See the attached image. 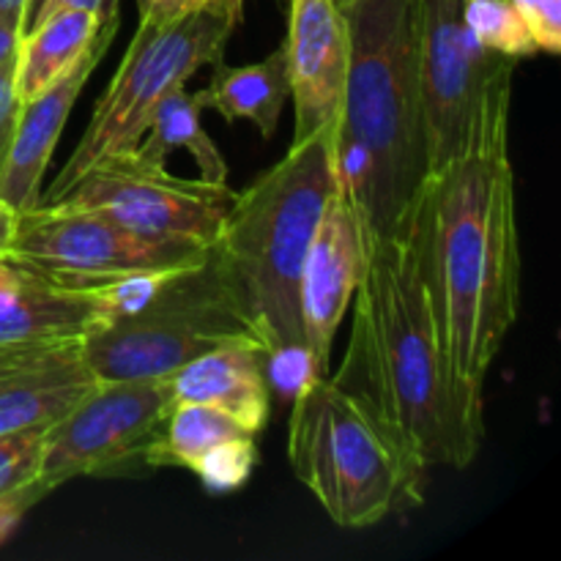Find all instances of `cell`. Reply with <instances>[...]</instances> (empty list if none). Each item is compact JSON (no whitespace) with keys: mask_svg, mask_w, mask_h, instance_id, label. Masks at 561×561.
Masks as SVG:
<instances>
[{"mask_svg":"<svg viewBox=\"0 0 561 561\" xmlns=\"http://www.w3.org/2000/svg\"><path fill=\"white\" fill-rule=\"evenodd\" d=\"M513 75L493 82L466 151L427 179L411 208L438 348L458 392L477 411L493 359L520 312L518 203L510 157Z\"/></svg>","mask_w":561,"mask_h":561,"instance_id":"obj_1","label":"cell"},{"mask_svg":"<svg viewBox=\"0 0 561 561\" xmlns=\"http://www.w3.org/2000/svg\"><path fill=\"white\" fill-rule=\"evenodd\" d=\"M351 307L334 387L370 416L411 474L427 482L433 466L466 469L485 438V414L466 403L438 348L411 214L392 236L367 239Z\"/></svg>","mask_w":561,"mask_h":561,"instance_id":"obj_2","label":"cell"},{"mask_svg":"<svg viewBox=\"0 0 561 561\" xmlns=\"http://www.w3.org/2000/svg\"><path fill=\"white\" fill-rule=\"evenodd\" d=\"M351 55L332 131L337 190L367 239L392 236L431 179L416 85L414 0L345 5Z\"/></svg>","mask_w":561,"mask_h":561,"instance_id":"obj_3","label":"cell"},{"mask_svg":"<svg viewBox=\"0 0 561 561\" xmlns=\"http://www.w3.org/2000/svg\"><path fill=\"white\" fill-rule=\"evenodd\" d=\"M334 131V129H332ZM332 131L290 142L277 164L257 175L225 217L217 255L263 356L301 345L299 279L312 233L337 192Z\"/></svg>","mask_w":561,"mask_h":561,"instance_id":"obj_4","label":"cell"},{"mask_svg":"<svg viewBox=\"0 0 561 561\" xmlns=\"http://www.w3.org/2000/svg\"><path fill=\"white\" fill-rule=\"evenodd\" d=\"M288 460L296 480L343 529H367L425 499L398 449L332 378H312L294 398Z\"/></svg>","mask_w":561,"mask_h":561,"instance_id":"obj_5","label":"cell"},{"mask_svg":"<svg viewBox=\"0 0 561 561\" xmlns=\"http://www.w3.org/2000/svg\"><path fill=\"white\" fill-rule=\"evenodd\" d=\"M80 345L99 381L168 378L225 345H250L263 354L211 247L203 261L170 272L146 305L110 318Z\"/></svg>","mask_w":561,"mask_h":561,"instance_id":"obj_6","label":"cell"},{"mask_svg":"<svg viewBox=\"0 0 561 561\" xmlns=\"http://www.w3.org/2000/svg\"><path fill=\"white\" fill-rule=\"evenodd\" d=\"M239 22L241 16L228 11L140 22L113 80L99 96L80 142L38 203L60 201L102 159L135 151L159 102L203 66L219 64Z\"/></svg>","mask_w":561,"mask_h":561,"instance_id":"obj_7","label":"cell"},{"mask_svg":"<svg viewBox=\"0 0 561 561\" xmlns=\"http://www.w3.org/2000/svg\"><path fill=\"white\" fill-rule=\"evenodd\" d=\"M206 252L197 241L157 239L102 214L38 203L16 217L9 261L58 285L99 288L131 274L192 266Z\"/></svg>","mask_w":561,"mask_h":561,"instance_id":"obj_8","label":"cell"},{"mask_svg":"<svg viewBox=\"0 0 561 561\" xmlns=\"http://www.w3.org/2000/svg\"><path fill=\"white\" fill-rule=\"evenodd\" d=\"M416 85L425 118L431 175L466 151L493 82L515 60L491 53L471 36L463 0H414Z\"/></svg>","mask_w":561,"mask_h":561,"instance_id":"obj_9","label":"cell"},{"mask_svg":"<svg viewBox=\"0 0 561 561\" xmlns=\"http://www.w3.org/2000/svg\"><path fill=\"white\" fill-rule=\"evenodd\" d=\"M173 409L164 378L99 381L64 420L44 431L38 482L49 493L80 477L146 469L148 449Z\"/></svg>","mask_w":561,"mask_h":561,"instance_id":"obj_10","label":"cell"},{"mask_svg":"<svg viewBox=\"0 0 561 561\" xmlns=\"http://www.w3.org/2000/svg\"><path fill=\"white\" fill-rule=\"evenodd\" d=\"M233 201L236 192L228 184L181 179L129 151L93 164L60 201L47 206L80 208L137 233L211 247Z\"/></svg>","mask_w":561,"mask_h":561,"instance_id":"obj_11","label":"cell"},{"mask_svg":"<svg viewBox=\"0 0 561 561\" xmlns=\"http://www.w3.org/2000/svg\"><path fill=\"white\" fill-rule=\"evenodd\" d=\"M367 236L343 192H334L312 233L299 279L301 337L323 378L332 376V345L359 288Z\"/></svg>","mask_w":561,"mask_h":561,"instance_id":"obj_12","label":"cell"},{"mask_svg":"<svg viewBox=\"0 0 561 561\" xmlns=\"http://www.w3.org/2000/svg\"><path fill=\"white\" fill-rule=\"evenodd\" d=\"M115 33H118V0H107L96 36L88 44L85 53L64 75L55 77L47 88H42L36 96L22 102L14 140H11L3 164H0V201L14 208L16 214L38 206V201H42V179L47 173L60 135H64L71 107L96 71V66L107 55Z\"/></svg>","mask_w":561,"mask_h":561,"instance_id":"obj_13","label":"cell"},{"mask_svg":"<svg viewBox=\"0 0 561 561\" xmlns=\"http://www.w3.org/2000/svg\"><path fill=\"white\" fill-rule=\"evenodd\" d=\"M294 99V142L332 131L348 75L351 36L337 0H288L283 44Z\"/></svg>","mask_w":561,"mask_h":561,"instance_id":"obj_14","label":"cell"},{"mask_svg":"<svg viewBox=\"0 0 561 561\" xmlns=\"http://www.w3.org/2000/svg\"><path fill=\"white\" fill-rule=\"evenodd\" d=\"M96 383L80 340L0 348V436L47 431Z\"/></svg>","mask_w":561,"mask_h":561,"instance_id":"obj_15","label":"cell"},{"mask_svg":"<svg viewBox=\"0 0 561 561\" xmlns=\"http://www.w3.org/2000/svg\"><path fill=\"white\" fill-rule=\"evenodd\" d=\"M107 321L96 288H69L0 261V348L82 340Z\"/></svg>","mask_w":561,"mask_h":561,"instance_id":"obj_16","label":"cell"},{"mask_svg":"<svg viewBox=\"0 0 561 561\" xmlns=\"http://www.w3.org/2000/svg\"><path fill=\"white\" fill-rule=\"evenodd\" d=\"M173 403H203L233 416L257 436L272 414V387L263 373V354L250 345H225L170 373Z\"/></svg>","mask_w":561,"mask_h":561,"instance_id":"obj_17","label":"cell"},{"mask_svg":"<svg viewBox=\"0 0 561 561\" xmlns=\"http://www.w3.org/2000/svg\"><path fill=\"white\" fill-rule=\"evenodd\" d=\"M203 107L214 110L225 121L247 118L263 137H274L279 118L290 99L288 66L283 47L250 66L214 64L211 82L201 91Z\"/></svg>","mask_w":561,"mask_h":561,"instance_id":"obj_18","label":"cell"},{"mask_svg":"<svg viewBox=\"0 0 561 561\" xmlns=\"http://www.w3.org/2000/svg\"><path fill=\"white\" fill-rule=\"evenodd\" d=\"M203 110L206 107H203L201 91L192 93L186 82L175 85L159 102L151 126H148V137H142L140 146L135 148V157L142 159L146 164L164 168L170 153L184 151L195 159L197 170H201L197 179L214 181V184H228L225 157L219 153L217 142L208 137V131L201 124Z\"/></svg>","mask_w":561,"mask_h":561,"instance_id":"obj_19","label":"cell"},{"mask_svg":"<svg viewBox=\"0 0 561 561\" xmlns=\"http://www.w3.org/2000/svg\"><path fill=\"white\" fill-rule=\"evenodd\" d=\"M102 14L75 9L53 11L33 31L25 33L20 44V69H16L22 102L36 96L85 53L88 44L96 36Z\"/></svg>","mask_w":561,"mask_h":561,"instance_id":"obj_20","label":"cell"},{"mask_svg":"<svg viewBox=\"0 0 561 561\" xmlns=\"http://www.w3.org/2000/svg\"><path fill=\"white\" fill-rule=\"evenodd\" d=\"M252 436L233 416L203 403H173L162 433L148 449L146 469H195L197 460L217 444Z\"/></svg>","mask_w":561,"mask_h":561,"instance_id":"obj_21","label":"cell"},{"mask_svg":"<svg viewBox=\"0 0 561 561\" xmlns=\"http://www.w3.org/2000/svg\"><path fill=\"white\" fill-rule=\"evenodd\" d=\"M463 20L482 47L515 64L540 53L510 0H463Z\"/></svg>","mask_w":561,"mask_h":561,"instance_id":"obj_22","label":"cell"},{"mask_svg":"<svg viewBox=\"0 0 561 561\" xmlns=\"http://www.w3.org/2000/svg\"><path fill=\"white\" fill-rule=\"evenodd\" d=\"M257 466V447H255V436H236L228 438V442L217 444L214 449H208L197 466L195 471L201 477L203 488L211 493H230L239 491L250 474L255 471Z\"/></svg>","mask_w":561,"mask_h":561,"instance_id":"obj_23","label":"cell"},{"mask_svg":"<svg viewBox=\"0 0 561 561\" xmlns=\"http://www.w3.org/2000/svg\"><path fill=\"white\" fill-rule=\"evenodd\" d=\"M44 431H25L0 436V496L38 491L47 496V488L38 482L42 469Z\"/></svg>","mask_w":561,"mask_h":561,"instance_id":"obj_24","label":"cell"},{"mask_svg":"<svg viewBox=\"0 0 561 561\" xmlns=\"http://www.w3.org/2000/svg\"><path fill=\"white\" fill-rule=\"evenodd\" d=\"M263 373H266L268 387L279 389L288 394L290 400L312 381V378H323L318 373L316 359L307 351V345H288V348H277L272 354L263 356Z\"/></svg>","mask_w":561,"mask_h":561,"instance_id":"obj_25","label":"cell"},{"mask_svg":"<svg viewBox=\"0 0 561 561\" xmlns=\"http://www.w3.org/2000/svg\"><path fill=\"white\" fill-rule=\"evenodd\" d=\"M529 27L537 49L548 55L561 53V0H510Z\"/></svg>","mask_w":561,"mask_h":561,"instance_id":"obj_26","label":"cell"},{"mask_svg":"<svg viewBox=\"0 0 561 561\" xmlns=\"http://www.w3.org/2000/svg\"><path fill=\"white\" fill-rule=\"evenodd\" d=\"M140 22H170L203 11H228L241 16L244 0H135Z\"/></svg>","mask_w":561,"mask_h":561,"instance_id":"obj_27","label":"cell"},{"mask_svg":"<svg viewBox=\"0 0 561 561\" xmlns=\"http://www.w3.org/2000/svg\"><path fill=\"white\" fill-rule=\"evenodd\" d=\"M16 69H20V53L0 66V164L9 153L11 140H14L16 121L22 113L20 85H16Z\"/></svg>","mask_w":561,"mask_h":561,"instance_id":"obj_28","label":"cell"},{"mask_svg":"<svg viewBox=\"0 0 561 561\" xmlns=\"http://www.w3.org/2000/svg\"><path fill=\"white\" fill-rule=\"evenodd\" d=\"M42 499H44V493H38V491L16 493V496H0V546H3L11 535H14V529L22 524V518H25L27 510L36 507Z\"/></svg>","mask_w":561,"mask_h":561,"instance_id":"obj_29","label":"cell"},{"mask_svg":"<svg viewBox=\"0 0 561 561\" xmlns=\"http://www.w3.org/2000/svg\"><path fill=\"white\" fill-rule=\"evenodd\" d=\"M25 38V20L22 16H0V66L20 53V44Z\"/></svg>","mask_w":561,"mask_h":561,"instance_id":"obj_30","label":"cell"},{"mask_svg":"<svg viewBox=\"0 0 561 561\" xmlns=\"http://www.w3.org/2000/svg\"><path fill=\"white\" fill-rule=\"evenodd\" d=\"M16 217H20V214L0 201V261H9L11 257V244H14L16 233Z\"/></svg>","mask_w":561,"mask_h":561,"instance_id":"obj_31","label":"cell"},{"mask_svg":"<svg viewBox=\"0 0 561 561\" xmlns=\"http://www.w3.org/2000/svg\"><path fill=\"white\" fill-rule=\"evenodd\" d=\"M104 3H107V0H49L47 9H44V14L38 16V22H42L47 14H53V11H66V9L91 11V14H102ZM38 22H36V25H38ZM36 25H33V27H36ZM33 27H31V31H33Z\"/></svg>","mask_w":561,"mask_h":561,"instance_id":"obj_32","label":"cell"},{"mask_svg":"<svg viewBox=\"0 0 561 561\" xmlns=\"http://www.w3.org/2000/svg\"><path fill=\"white\" fill-rule=\"evenodd\" d=\"M49 0H27V11H25V33L31 31L33 25L38 22V16L44 14V9H47Z\"/></svg>","mask_w":561,"mask_h":561,"instance_id":"obj_33","label":"cell"},{"mask_svg":"<svg viewBox=\"0 0 561 561\" xmlns=\"http://www.w3.org/2000/svg\"><path fill=\"white\" fill-rule=\"evenodd\" d=\"M337 3H340V9H345V5H348V3H354V0H337Z\"/></svg>","mask_w":561,"mask_h":561,"instance_id":"obj_34","label":"cell"}]
</instances>
